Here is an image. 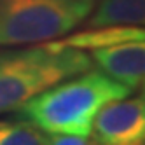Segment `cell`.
Returning a JSON list of instances; mask_svg holds the SVG:
<instances>
[{"label":"cell","mask_w":145,"mask_h":145,"mask_svg":"<svg viewBox=\"0 0 145 145\" xmlns=\"http://www.w3.org/2000/svg\"><path fill=\"white\" fill-rule=\"evenodd\" d=\"M131 89L101 70H86L39 93L21 105L19 117L49 135L89 137L96 114Z\"/></svg>","instance_id":"cell-1"},{"label":"cell","mask_w":145,"mask_h":145,"mask_svg":"<svg viewBox=\"0 0 145 145\" xmlns=\"http://www.w3.org/2000/svg\"><path fill=\"white\" fill-rule=\"evenodd\" d=\"M93 67L82 49L51 40L25 49H0V114L14 112L58 82Z\"/></svg>","instance_id":"cell-2"},{"label":"cell","mask_w":145,"mask_h":145,"mask_svg":"<svg viewBox=\"0 0 145 145\" xmlns=\"http://www.w3.org/2000/svg\"><path fill=\"white\" fill-rule=\"evenodd\" d=\"M98 0H0V46L51 42L80 26Z\"/></svg>","instance_id":"cell-3"},{"label":"cell","mask_w":145,"mask_h":145,"mask_svg":"<svg viewBox=\"0 0 145 145\" xmlns=\"http://www.w3.org/2000/svg\"><path fill=\"white\" fill-rule=\"evenodd\" d=\"M98 145H145V91L103 107L91 128Z\"/></svg>","instance_id":"cell-4"},{"label":"cell","mask_w":145,"mask_h":145,"mask_svg":"<svg viewBox=\"0 0 145 145\" xmlns=\"http://www.w3.org/2000/svg\"><path fill=\"white\" fill-rule=\"evenodd\" d=\"M91 59L121 84L145 91V40L95 49Z\"/></svg>","instance_id":"cell-5"},{"label":"cell","mask_w":145,"mask_h":145,"mask_svg":"<svg viewBox=\"0 0 145 145\" xmlns=\"http://www.w3.org/2000/svg\"><path fill=\"white\" fill-rule=\"evenodd\" d=\"M135 40H145V28L142 26H100L91 28L86 32L70 35L68 39L54 40V44L74 47V49H105L112 46L135 42Z\"/></svg>","instance_id":"cell-6"},{"label":"cell","mask_w":145,"mask_h":145,"mask_svg":"<svg viewBox=\"0 0 145 145\" xmlns=\"http://www.w3.org/2000/svg\"><path fill=\"white\" fill-rule=\"evenodd\" d=\"M91 28L142 26L145 28V0H100L88 18Z\"/></svg>","instance_id":"cell-7"},{"label":"cell","mask_w":145,"mask_h":145,"mask_svg":"<svg viewBox=\"0 0 145 145\" xmlns=\"http://www.w3.org/2000/svg\"><path fill=\"white\" fill-rule=\"evenodd\" d=\"M0 145H47V138L23 119L0 121Z\"/></svg>","instance_id":"cell-8"},{"label":"cell","mask_w":145,"mask_h":145,"mask_svg":"<svg viewBox=\"0 0 145 145\" xmlns=\"http://www.w3.org/2000/svg\"><path fill=\"white\" fill-rule=\"evenodd\" d=\"M47 145H98L89 137H77V135H51Z\"/></svg>","instance_id":"cell-9"}]
</instances>
